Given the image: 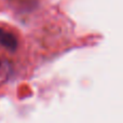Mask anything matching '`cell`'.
<instances>
[{
    "instance_id": "cell-1",
    "label": "cell",
    "mask_w": 123,
    "mask_h": 123,
    "mask_svg": "<svg viewBox=\"0 0 123 123\" xmlns=\"http://www.w3.org/2000/svg\"><path fill=\"white\" fill-rule=\"evenodd\" d=\"M0 45L9 51H14L17 48V39L10 31L0 29Z\"/></svg>"
}]
</instances>
